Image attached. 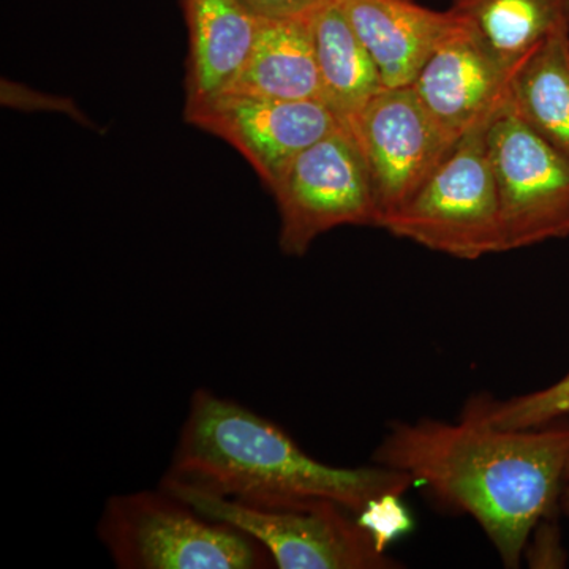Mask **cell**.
Returning <instances> with one entry per match:
<instances>
[{
  "instance_id": "obj_7",
  "label": "cell",
  "mask_w": 569,
  "mask_h": 569,
  "mask_svg": "<svg viewBox=\"0 0 569 569\" xmlns=\"http://www.w3.org/2000/svg\"><path fill=\"white\" fill-rule=\"evenodd\" d=\"M488 151L505 250L569 238V159L511 110L490 123Z\"/></svg>"
},
{
  "instance_id": "obj_5",
  "label": "cell",
  "mask_w": 569,
  "mask_h": 569,
  "mask_svg": "<svg viewBox=\"0 0 569 569\" xmlns=\"http://www.w3.org/2000/svg\"><path fill=\"white\" fill-rule=\"evenodd\" d=\"M488 129L460 138L417 194L381 228L458 260L507 252Z\"/></svg>"
},
{
  "instance_id": "obj_15",
  "label": "cell",
  "mask_w": 569,
  "mask_h": 569,
  "mask_svg": "<svg viewBox=\"0 0 569 569\" xmlns=\"http://www.w3.org/2000/svg\"><path fill=\"white\" fill-rule=\"evenodd\" d=\"M511 110L569 159V31L552 33L518 63Z\"/></svg>"
},
{
  "instance_id": "obj_13",
  "label": "cell",
  "mask_w": 569,
  "mask_h": 569,
  "mask_svg": "<svg viewBox=\"0 0 569 569\" xmlns=\"http://www.w3.org/2000/svg\"><path fill=\"white\" fill-rule=\"evenodd\" d=\"M228 92L323 102L312 14L283 20L260 18V28L249 62Z\"/></svg>"
},
{
  "instance_id": "obj_11",
  "label": "cell",
  "mask_w": 569,
  "mask_h": 569,
  "mask_svg": "<svg viewBox=\"0 0 569 569\" xmlns=\"http://www.w3.org/2000/svg\"><path fill=\"white\" fill-rule=\"evenodd\" d=\"M380 71L385 88L417 80L441 40L458 26L455 11H436L415 0H337Z\"/></svg>"
},
{
  "instance_id": "obj_2",
  "label": "cell",
  "mask_w": 569,
  "mask_h": 569,
  "mask_svg": "<svg viewBox=\"0 0 569 569\" xmlns=\"http://www.w3.org/2000/svg\"><path fill=\"white\" fill-rule=\"evenodd\" d=\"M164 481L236 500L326 498L361 516L415 488L403 471L329 466L307 455L274 422L198 389Z\"/></svg>"
},
{
  "instance_id": "obj_19",
  "label": "cell",
  "mask_w": 569,
  "mask_h": 569,
  "mask_svg": "<svg viewBox=\"0 0 569 569\" xmlns=\"http://www.w3.org/2000/svg\"><path fill=\"white\" fill-rule=\"evenodd\" d=\"M560 508L565 515L569 516V463L567 468V477H565L563 490H561Z\"/></svg>"
},
{
  "instance_id": "obj_18",
  "label": "cell",
  "mask_w": 569,
  "mask_h": 569,
  "mask_svg": "<svg viewBox=\"0 0 569 569\" xmlns=\"http://www.w3.org/2000/svg\"><path fill=\"white\" fill-rule=\"evenodd\" d=\"M254 17L266 20L305 18L316 13L328 0H241Z\"/></svg>"
},
{
  "instance_id": "obj_3",
  "label": "cell",
  "mask_w": 569,
  "mask_h": 569,
  "mask_svg": "<svg viewBox=\"0 0 569 569\" xmlns=\"http://www.w3.org/2000/svg\"><path fill=\"white\" fill-rule=\"evenodd\" d=\"M160 488L206 518L257 539L280 569H396L399 560L359 516L326 498L236 500L162 481Z\"/></svg>"
},
{
  "instance_id": "obj_17",
  "label": "cell",
  "mask_w": 569,
  "mask_h": 569,
  "mask_svg": "<svg viewBox=\"0 0 569 569\" xmlns=\"http://www.w3.org/2000/svg\"><path fill=\"white\" fill-rule=\"evenodd\" d=\"M463 407L505 429H527L569 418V370L556 383L529 395L505 400L477 395L470 397Z\"/></svg>"
},
{
  "instance_id": "obj_8",
  "label": "cell",
  "mask_w": 569,
  "mask_h": 569,
  "mask_svg": "<svg viewBox=\"0 0 569 569\" xmlns=\"http://www.w3.org/2000/svg\"><path fill=\"white\" fill-rule=\"evenodd\" d=\"M347 129L365 156L378 228L417 194L456 144L438 129L413 86L383 89Z\"/></svg>"
},
{
  "instance_id": "obj_6",
  "label": "cell",
  "mask_w": 569,
  "mask_h": 569,
  "mask_svg": "<svg viewBox=\"0 0 569 569\" xmlns=\"http://www.w3.org/2000/svg\"><path fill=\"white\" fill-rule=\"evenodd\" d=\"M269 190L280 213V249L290 257H305L317 238L335 228L377 227L369 170L346 126L299 153Z\"/></svg>"
},
{
  "instance_id": "obj_10",
  "label": "cell",
  "mask_w": 569,
  "mask_h": 569,
  "mask_svg": "<svg viewBox=\"0 0 569 569\" xmlns=\"http://www.w3.org/2000/svg\"><path fill=\"white\" fill-rule=\"evenodd\" d=\"M183 118L238 149L268 189L299 153L342 126L317 100L239 92L222 93L201 107L183 110Z\"/></svg>"
},
{
  "instance_id": "obj_14",
  "label": "cell",
  "mask_w": 569,
  "mask_h": 569,
  "mask_svg": "<svg viewBox=\"0 0 569 569\" xmlns=\"http://www.w3.org/2000/svg\"><path fill=\"white\" fill-rule=\"evenodd\" d=\"M312 31L321 100L337 121L347 127L387 88L377 63L337 0H328L312 14Z\"/></svg>"
},
{
  "instance_id": "obj_16",
  "label": "cell",
  "mask_w": 569,
  "mask_h": 569,
  "mask_svg": "<svg viewBox=\"0 0 569 569\" xmlns=\"http://www.w3.org/2000/svg\"><path fill=\"white\" fill-rule=\"evenodd\" d=\"M449 10L515 67L552 33L569 31V0H451Z\"/></svg>"
},
{
  "instance_id": "obj_9",
  "label": "cell",
  "mask_w": 569,
  "mask_h": 569,
  "mask_svg": "<svg viewBox=\"0 0 569 569\" xmlns=\"http://www.w3.org/2000/svg\"><path fill=\"white\" fill-rule=\"evenodd\" d=\"M515 71L460 18L411 86L438 129L458 142L488 129L507 110Z\"/></svg>"
},
{
  "instance_id": "obj_12",
  "label": "cell",
  "mask_w": 569,
  "mask_h": 569,
  "mask_svg": "<svg viewBox=\"0 0 569 569\" xmlns=\"http://www.w3.org/2000/svg\"><path fill=\"white\" fill-rule=\"evenodd\" d=\"M189 29L186 110L230 91L244 71L260 18L241 0H182Z\"/></svg>"
},
{
  "instance_id": "obj_4",
  "label": "cell",
  "mask_w": 569,
  "mask_h": 569,
  "mask_svg": "<svg viewBox=\"0 0 569 569\" xmlns=\"http://www.w3.org/2000/svg\"><path fill=\"white\" fill-rule=\"evenodd\" d=\"M99 537L121 569L274 567L257 539L206 518L163 488L111 497L100 518Z\"/></svg>"
},
{
  "instance_id": "obj_1",
  "label": "cell",
  "mask_w": 569,
  "mask_h": 569,
  "mask_svg": "<svg viewBox=\"0 0 569 569\" xmlns=\"http://www.w3.org/2000/svg\"><path fill=\"white\" fill-rule=\"evenodd\" d=\"M373 462L410 475L441 511L477 520L501 563L519 568L531 535L560 507L569 418L505 429L463 407L455 422H391Z\"/></svg>"
}]
</instances>
